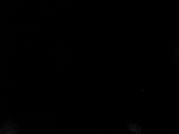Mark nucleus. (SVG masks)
<instances>
[{"mask_svg":"<svg viewBox=\"0 0 179 134\" xmlns=\"http://www.w3.org/2000/svg\"><path fill=\"white\" fill-rule=\"evenodd\" d=\"M0 134H18V133L16 126L7 123L1 128Z\"/></svg>","mask_w":179,"mask_h":134,"instance_id":"obj_1","label":"nucleus"}]
</instances>
